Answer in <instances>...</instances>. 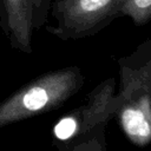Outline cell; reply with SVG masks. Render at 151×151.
<instances>
[{"instance_id": "cell-5", "label": "cell", "mask_w": 151, "mask_h": 151, "mask_svg": "<svg viewBox=\"0 0 151 151\" xmlns=\"http://www.w3.org/2000/svg\"><path fill=\"white\" fill-rule=\"evenodd\" d=\"M48 0H2V27L13 48L32 52L33 32L45 21Z\"/></svg>"}, {"instance_id": "cell-6", "label": "cell", "mask_w": 151, "mask_h": 151, "mask_svg": "<svg viewBox=\"0 0 151 151\" xmlns=\"http://www.w3.org/2000/svg\"><path fill=\"white\" fill-rule=\"evenodd\" d=\"M120 14L131 17L137 25L145 24L151 19V0H126Z\"/></svg>"}, {"instance_id": "cell-3", "label": "cell", "mask_w": 151, "mask_h": 151, "mask_svg": "<svg viewBox=\"0 0 151 151\" xmlns=\"http://www.w3.org/2000/svg\"><path fill=\"white\" fill-rule=\"evenodd\" d=\"M114 81L107 80L90 93L87 104L78 107L57 122L53 136L57 140L70 143L73 150H100L94 133H101L116 111Z\"/></svg>"}, {"instance_id": "cell-7", "label": "cell", "mask_w": 151, "mask_h": 151, "mask_svg": "<svg viewBox=\"0 0 151 151\" xmlns=\"http://www.w3.org/2000/svg\"><path fill=\"white\" fill-rule=\"evenodd\" d=\"M1 6H2V0H0V26L2 25V8H1Z\"/></svg>"}, {"instance_id": "cell-2", "label": "cell", "mask_w": 151, "mask_h": 151, "mask_svg": "<svg viewBox=\"0 0 151 151\" xmlns=\"http://www.w3.org/2000/svg\"><path fill=\"white\" fill-rule=\"evenodd\" d=\"M120 78L114 116L130 142L145 146L151 143V59L138 68L122 66Z\"/></svg>"}, {"instance_id": "cell-4", "label": "cell", "mask_w": 151, "mask_h": 151, "mask_svg": "<svg viewBox=\"0 0 151 151\" xmlns=\"http://www.w3.org/2000/svg\"><path fill=\"white\" fill-rule=\"evenodd\" d=\"M126 0H57L52 14L57 26L47 31L60 39H78L94 33L120 14Z\"/></svg>"}, {"instance_id": "cell-1", "label": "cell", "mask_w": 151, "mask_h": 151, "mask_svg": "<svg viewBox=\"0 0 151 151\" xmlns=\"http://www.w3.org/2000/svg\"><path fill=\"white\" fill-rule=\"evenodd\" d=\"M78 67H65L42 74L15 91L0 104V127L63 105L83 85Z\"/></svg>"}]
</instances>
